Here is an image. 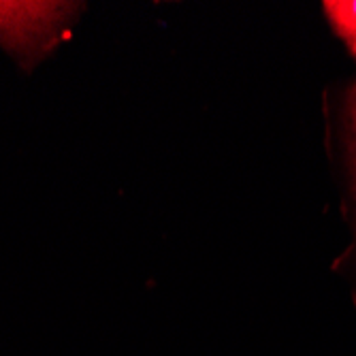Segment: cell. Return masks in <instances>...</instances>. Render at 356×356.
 Wrapping results in <instances>:
<instances>
[{
    "mask_svg": "<svg viewBox=\"0 0 356 356\" xmlns=\"http://www.w3.org/2000/svg\"><path fill=\"white\" fill-rule=\"evenodd\" d=\"M77 5L67 3H0V43L22 58L39 56L69 24Z\"/></svg>",
    "mask_w": 356,
    "mask_h": 356,
    "instance_id": "6da1fadb",
    "label": "cell"
},
{
    "mask_svg": "<svg viewBox=\"0 0 356 356\" xmlns=\"http://www.w3.org/2000/svg\"><path fill=\"white\" fill-rule=\"evenodd\" d=\"M329 24L356 58V0H327L322 3Z\"/></svg>",
    "mask_w": 356,
    "mask_h": 356,
    "instance_id": "7a4b0ae2",
    "label": "cell"
},
{
    "mask_svg": "<svg viewBox=\"0 0 356 356\" xmlns=\"http://www.w3.org/2000/svg\"><path fill=\"white\" fill-rule=\"evenodd\" d=\"M348 165L352 181V199L356 207V86L348 96Z\"/></svg>",
    "mask_w": 356,
    "mask_h": 356,
    "instance_id": "3957f363",
    "label": "cell"
}]
</instances>
